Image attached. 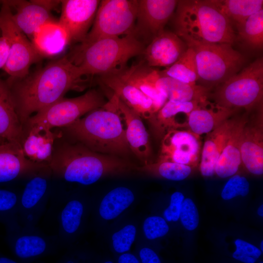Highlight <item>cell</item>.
<instances>
[{"label": "cell", "mask_w": 263, "mask_h": 263, "mask_svg": "<svg viewBox=\"0 0 263 263\" xmlns=\"http://www.w3.org/2000/svg\"><path fill=\"white\" fill-rule=\"evenodd\" d=\"M83 76L80 68L64 56L23 78L6 79L23 127L33 113L63 98L69 91H83L87 84Z\"/></svg>", "instance_id": "obj_1"}, {"label": "cell", "mask_w": 263, "mask_h": 263, "mask_svg": "<svg viewBox=\"0 0 263 263\" xmlns=\"http://www.w3.org/2000/svg\"><path fill=\"white\" fill-rule=\"evenodd\" d=\"M116 100L112 94L102 107L62 130L73 141L94 151L114 156L127 154L130 149Z\"/></svg>", "instance_id": "obj_2"}, {"label": "cell", "mask_w": 263, "mask_h": 263, "mask_svg": "<svg viewBox=\"0 0 263 263\" xmlns=\"http://www.w3.org/2000/svg\"><path fill=\"white\" fill-rule=\"evenodd\" d=\"M129 165L114 155L94 151L77 142L55 143L51 171L66 181L93 184L104 176L127 170Z\"/></svg>", "instance_id": "obj_3"}, {"label": "cell", "mask_w": 263, "mask_h": 263, "mask_svg": "<svg viewBox=\"0 0 263 263\" xmlns=\"http://www.w3.org/2000/svg\"><path fill=\"white\" fill-rule=\"evenodd\" d=\"M174 21L182 39L231 45L236 39L231 23L211 0H178Z\"/></svg>", "instance_id": "obj_4"}, {"label": "cell", "mask_w": 263, "mask_h": 263, "mask_svg": "<svg viewBox=\"0 0 263 263\" xmlns=\"http://www.w3.org/2000/svg\"><path fill=\"white\" fill-rule=\"evenodd\" d=\"M145 47L133 34L105 38L89 44L79 45L73 57L84 75L100 76L120 72L132 58L143 53Z\"/></svg>", "instance_id": "obj_5"}, {"label": "cell", "mask_w": 263, "mask_h": 263, "mask_svg": "<svg viewBox=\"0 0 263 263\" xmlns=\"http://www.w3.org/2000/svg\"><path fill=\"white\" fill-rule=\"evenodd\" d=\"M195 54L200 85L210 89L241 70L244 56L228 43H208L182 38Z\"/></svg>", "instance_id": "obj_6"}, {"label": "cell", "mask_w": 263, "mask_h": 263, "mask_svg": "<svg viewBox=\"0 0 263 263\" xmlns=\"http://www.w3.org/2000/svg\"><path fill=\"white\" fill-rule=\"evenodd\" d=\"M214 103L228 109L249 111L263 104V59L260 57L216 87Z\"/></svg>", "instance_id": "obj_7"}, {"label": "cell", "mask_w": 263, "mask_h": 263, "mask_svg": "<svg viewBox=\"0 0 263 263\" xmlns=\"http://www.w3.org/2000/svg\"><path fill=\"white\" fill-rule=\"evenodd\" d=\"M106 103L103 95L95 89L76 97H63L32 115L24 126V131L33 127L46 130L67 127Z\"/></svg>", "instance_id": "obj_8"}, {"label": "cell", "mask_w": 263, "mask_h": 263, "mask_svg": "<svg viewBox=\"0 0 263 263\" xmlns=\"http://www.w3.org/2000/svg\"><path fill=\"white\" fill-rule=\"evenodd\" d=\"M137 8V0H100L93 26L79 45L133 34Z\"/></svg>", "instance_id": "obj_9"}, {"label": "cell", "mask_w": 263, "mask_h": 263, "mask_svg": "<svg viewBox=\"0 0 263 263\" xmlns=\"http://www.w3.org/2000/svg\"><path fill=\"white\" fill-rule=\"evenodd\" d=\"M1 3L0 31L7 39L10 49L9 59L3 70L9 75L8 79H20L29 74L31 65L41 57L32 42L13 21L10 7L4 0Z\"/></svg>", "instance_id": "obj_10"}, {"label": "cell", "mask_w": 263, "mask_h": 263, "mask_svg": "<svg viewBox=\"0 0 263 263\" xmlns=\"http://www.w3.org/2000/svg\"><path fill=\"white\" fill-rule=\"evenodd\" d=\"M100 0H61L59 24L67 32L71 42H82L93 25Z\"/></svg>", "instance_id": "obj_11"}, {"label": "cell", "mask_w": 263, "mask_h": 263, "mask_svg": "<svg viewBox=\"0 0 263 263\" xmlns=\"http://www.w3.org/2000/svg\"><path fill=\"white\" fill-rule=\"evenodd\" d=\"M201 146L199 136L189 131L172 129L163 137L159 160L196 166L200 160Z\"/></svg>", "instance_id": "obj_12"}, {"label": "cell", "mask_w": 263, "mask_h": 263, "mask_svg": "<svg viewBox=\"0 0 263 263\" xmlns=\"http://www.w3.org/2000/svg\"><path fill=\"white\" fill-rule=\"evenodd\" d=\"M178 0H140L133 34L151 39L164 30Z\"/></svg>", "instance_id": "obj_13"}, {"label": "cell", "mask_w": 263, "mask_h": 263, "mask_svg": "<svg viewBox=\"0 0 263 263\" xmlns=\"http://www.w3.org/2000/svg\"><path fill=\"white\" fill-rule=\"evenodd\" d=\"M103 86L112 92L141 118L150 120L156 113L152 100L135 86L126 80L119 72L100 77Z\"/></svg>", "instance_id": "obj_14"}, {"label": "cell", "mask_w": 263, "mask_h": 263, "mask_svg": "<svg viewBox=\"0 0 263 263\" xmlns=\"http://www.w3.org/2000/svg\"><path fill=\"white\" fill-rule=\"evenodd\" d=\"M244 125L241 138V164L249 173L255 175L263 174V107L257 116Z\"/></svg>", "instance_id": "obj_15"}, {"label": "cell", "mask_w": 263, "mask_h": 263, "mask_svg": "<svg viewBox=\"0 0 263 263\" xmlns=\"http://www.w3.org/2000/svg\"><path fill=\"white\" fill-rule=\"evenodd\" d=\"M48 170H51L49 165L28 159L24 155L21 146L8 141L0 145V183Z\"/></svg>", "instance_id": "obj_16"}, {"label": "cell", "mask_w": 263, "mask_h": 263, "mask_svg": "<svg viewBox=\"0 0 263 263\" xmlns=\"http://www.w3.org/2000/svg\"><path fill=\"white\" fill-rule=\"evenodd\" d=\"M186 43L176 33L164 30L154 37L143 52L145 64L150 67H169L187 50Z\"/></svg>", "instance_id": "obj_17"}, {"label": "cell", "mask_w": 263, "mask_h": 263, "mask_svg": "<svg viewBox=\"0 0 263 263\" xmlns=\"http://www.w3.org/2000/svg\"><path fill=\"white\" fill-rule=\"evenodd\" d=\"M7 239L16 255L21 259H28L40 256L49 249L50 241L48 237L39 233L31 226L21 228L18 221L6 224Z\"/></svg>", "instance_id": "obj_18"}, {"label": "cell", "mask_w": 263, "mask_h": 263, "mask_svg": "<svg viewBox=\"0 0 263 263\" xmlns=\"http://www.w3.org/2000/svg\"><path fill=\"white\" fill-rule=\"evenodd\" d=\"M48 188L46 178L42 175L34 176L26 184L19 196L18 220L24 226H32L45 206Z\"/></svg>", "instance_id": "obj_19"}, {"label": "cell", "mask_w": 263, "mask_h": 263, "mask_svg": "<svg viewBox=\"0 0 263 263\" xmlns=\"http://www.w3.org/2000/svg\"><path fill=\"white\" fill-rule=\"evenodd\" d=\"M4 1L11 9L13 21L30 41L40 27L55 20L50 11L35 0Z\"/></svg>", "instance_id": "obj_20"}, {"label": "cell", "mask_w": 263, "mask_h": 263, "mask_svg": "<svg viewBox=\"0 0 263 263\" xmlns=\"http://www.w3.org/2000/svg\"><path fill=\"white\" fill-rule=\"evenodd\" d=\"M116 104L126 126V136L130 150L145 165L148 164L151 149L149 135L141 117L117 97Z\"/></svg>", "instance_id": "obj_21"}, {"label": "cell", "mask_w": 263, "mask_h": 263, "mask_svg": "<svg viewBox=\"0 0 263 263\" xmlns=\"http://www.w3.org/2000/svg\"><path fill=\"white\" fill-rule=\"evenodd\" d=\"M119 73L152 100L157 113L168 101L160 87V71L142 62L125 68Z\"/></svg>", "instance_id": "obj_22"}, {"label": "cell", "mask_w": 263, "mask_h": 263, "mask_svg": "<svg viewBox=\"0 0 263 263\" xmlns=\"http://www.w3.org/2000/svg\"><path fill=\"white\" fill-rule=\"evenodd\" d=\"M24 132L21 148L24 155L32 161L49 165L55 142L62 137V132L33 127Z\"/></svg>", "instance_id": "obj_23"}, {"label": "cell", "mask_w": 263, "mask_h": 263, "mask_svg": "<svg viewBox=\"0 0 263 263\" xmlns=\"http://www.w3.org/2000/svg\"><path fill=\"white\" fill-rule=\"evenodd\" d=\"M238 111L220 106L207 99L189 113L187 127L197 135L207 134L231 118Z\"/></svg>", "instance_id": "obj_24"}, {"label": "cell", "mask_w": 263, "mask_h": 263, "mask_svg": "<svg viewBox=\"0 0 263 263\" xmlns=\"http://www.w3.org/2000/svg\"><path fill=\"white\" fill-rule=\"evenodd\" d=\"M248 120L246 115L235 118L226 143L215 165V174L220 178H228L236 174L242 165L241 138Z\"/></svg>", "instance_id": "obj_25"}, {"label": "cell", "mask_w": 263, "mask_h": 263, "mask_svg": "<svg viewBox=\"0 0 263 263\" xmlns=\"http://www.w3.org/2000/svg\"><path fill=\"white\" fill-rule=\"evenodd\" d=\"M24 134L9 85L0 78V138L21 146Z\"/></svg>", "instance_id": "obj_26"}, {"label": "cell", "mask_w": 263, "mask_h": 263, "mask_svg": "<svg viewBox=\"0 0 263 263\" xmlns=\"http://www.w3.org/2000/svg\"><path fill=\"white\" fill-rule=\"evenodd\" d=\"M202 101L180 102L168 100L149 120L154 133L161 136L169 130L187 126V122L183 120L181 116H188L191 112Z\"/></svg>", "instance_id": "obj_27"}, {"label": "cell", "mask_w": 263, "mask_h": 263, "mask_svg": "<svg viewBox=\"0 0 263 263\" xmlns=\"http://www.w3.org/2000/svg\"><path fill=\"white\" fill-rule=\"evenodd\" d=\"M235 118H230L207 134L201 153L199 169L204 177L215 174V167L226 143Z\"/></svg>", "instance_id": "obj_28"}, {"label": "cell", "mask_w": 263, "mask_h": 263, "mask_svg": "<svg viewBox=\"0 0 263 263\" xmlns=\"http://www.w3.org/2000/svg\"><path fill=\"white\" fill-rule=\"evenodd\" d=\"M31 41L41 57L56 56L70 43L67 32L55 19L40 27Z\"/></svg>", "instance_id": "obj_29"}, {"label": "cell", "mask_w": 263, "mask_h": 263, "mask_svg": "<svg viewBox=\"0 0 263 263\" xmlns=\"http://www.w3.org/2000/svg\"><path fill=\"white\" fill-rule=\"evenodd\" d=\"M160 85L168 100L180 102L202 101L207 99L209 94L210 89L200 85L188 84L161 74Z\"/></svg>", "instance_id": "obj_30"}, {"label": "cell", "mask_w": 263, "mask_h": 263, "mask_svg": "<svg viewBox=\"0 0 263 263\" xmlns=\"http://www.w3.org/2000/svg\"><path fill=\"white\" fill-rule=\"evenodd\" d=\"M57 207L56 220L60 241L61 239L75 233L79 229L84 214V206L81 201L72 199L62 204L59 202Z\"/></svg>", "instance_id": "obj_31"}, {"label": "cell", "mask_w": 263, "mask_h": 263, "mask_svg": "<svg viewBox=\"0 0 263 263\" xmlns=\"http://www.w3.org/2000/svg\"><path fill=\"white\" fill-rule=\"evenodd\" d=\"M237 30L252 15L263 9V0H211Z\"/></svg>", "instance_id": "obj_32"}, {"label": "cell", "mask_w": 263, "mask_h": 263, "mask_svg": "<svg viewBox=\"0 0 263 263\" xmlns=\"http://www.w3.org/2000/svg\"><path fill=\"white\" fill-rule=\"evenodd\" d=\"M132 191L126 187H117L109 192L102 200L99 207V214L105 220L117 217L134 201Z\"/></svg>", "instance_id": "obj_33"}, {"label": "cell", "mask_w": 263, "mask_h": 263, "mask_svg": "<svg viewBox=\"0 0 263 263\" xmlns=\"http://www.w3.org/2000/svg\"><path fill=\"white\" fill-rule=\"evenodd\" d=\"M160 72L163 75L185 83L190 85L197 84L198 75L193 50L188 47L187 50L178 60Z\"/></svg>", "instance_id": "obj_34"}, {"label": "cell", "mask_w": 263, "mask_h": 263, "mask_svg": "<svg viewBox=\"0 0 263 263\" xmlns=\"http://www.w3.org/2000/svg\"><path fill=\"white\" fill-rule=\"evenodd\" d=\"M239 39L248 48L261 50L263 46V9L250 16L238 29Z\"/></svg>", "instance_id": "obj_35"}, {"label": "cell", "mask_w": 263, "mask_h": 263, "mask_svg": "<svg viewBox=\"0 0 263 263\" xmlns=\"http://www.w3.org/2000/svg\"><path fill=\"white\" fill-rule=\"evenodd\" d=\"M137 169L174 181L186 179L191 174L192 170V167L188 165L159 160L156 163H148L138 167Z\"/></svg>", "instance_id": "obj_36"}, {"label": "cell", "mask_w": 263, "mask_h": 263, "mask_svg": "<svg viewBox=\"0 0 263 263\" xmlns=\"http://www.w3.org/2000/svg\"><path fill=\"white\" fill-rule=\"evenodd\" d=\"M19 196L15 192L0 188V222L6 224L18 220Z\"/></svg>", "instance_id": "obj_37"}, {"label": "cell", "mask_w": 263, "mask_h": 263, "mask_svg": "<svg viewBox=\"0 0 263 263\" xmlns=\"http://www.w3.org/2000/svg\"><path fill=\"white\" fill-rule=\"evenodd\" d=\"M250 185L247 179L239 174L231 177L222 189L221 196L224 200H230L237 196H246L249 192Z\"/></svg>", "instance_id": "obj_38"}, {"label": "cell", "mask_w": 263, "mask_h": 263, "mask_svg": "<svg viewBox=\"0 0 263 263\" xmlns=\"http://www.w3.org/2000/svg\"><path fill=\"white\" fill-rule=\"evenodd\" d=\"M136 228L133 225H128L113 234L112 237L113 246L118 253H127L134 242Z\"/></svg>", "instance_id": "obj_39"}, {"label": "cell", "mask_w": 263, "mask_h": 263, "mask_svg": "<svg viewBox=\"0 0 263 263\" xmlns=\"http://www.w3.org/2000/svg\"><path fill=\"white\" fill-rule=\"evenodd\" d=\"M234 244L236 250L232 257L242 263H255L262 254L259 248L244 240L237 239Z\"/></svg>", "instance_id": "obj_40"}, {"label": "cell", "mask_w": 263, "mask_h": 263, "mask_svg": "<svg viewBox=\"0 0 263 263\" xmlns=\"http://www.w3.org/2000/svg\"><path fill=\"white\" fill-rule=\"evenodd\" d=\"M166 220L161 216H151L144 221L143 230L147 239L153 240L165 236L169 231Z\"/></svg>", "instance_id": "obj_41"}, {"label": "cell", "mask_w": 263, "mask_h": 263, "mask_svg": "<svg viewBox=\"0 0 263 263\" xmlns=\"http://www.w3.org/2000/svg\"><path fill=\"white\" fill-rule=\"evenodd\" d=\"M179 220L183 226L188 231H193L198 227L200 220L199 211L191 198H185Z\"/></svg>", "instance_id": "obj_42"}, {"label": "cell", "mask_w": 263, "mask_h": 263, "mask_svg": "<svg viewBox=\"0 0 263 263\" xmlns=\"http://www.w3.org/2000/svg\"><path fill=\"white\" fill-rule=\"evenodd\" d=\"M185 198L184 194L180 191H175L171 195L169 205L163 212L164 218L166 221L176 222L179 220Z\"/></svg>", "instance_id": "obj_43"}, {"label": "cell", "mask_w": 263, "mask_h": 263, "mask_svg": "<svg viewBox=\"0 0 263 263\" xmlns=\"http://www.w3.org/2000/svg\"><path fill=\"white\" fill-rule=\"evenodd\" d=\"M10 53L9 45L6 38L0 35V69L4 70L8 62Z\"/></svg>", "instance_id": "obj_44"}, {"label": "cell", "mask_w": 263, "mask_h": 263, "mask_svg": "<svg viewBox=\"0 0 263 263\" xmlns=\"http://www.w3.org/2000/svg\"><path fill=\"white\" fill-rule=\"evenodd\" d=\"M139 255L141 263H161L157 254L150 248H142Z\"/></svg>", "instance_id": "obj_45"}, {"label": "cell", "mask_w": 263, "mask_h": 263, "mask_svg": "<svg viewBox=\"0 0 263 263\" xmlns=\"http://www.w3.org/2000/svg\"><path fill=\"white\" fill-rule=\"evenodd\" d=\"M118 263H140L138 259L133 254L125 253L119 256Z\"/></svg>", "instance_id": "obj_46"}, {"label": "cell", "mask_w": 263, "mask_h": 263, "mask_svg": "<svg viewBox=\"0 0 263 263\" xmlns=\"http://www.w3.org/2000/svg\"><path fill=\"white\" fill-rule=\"evenodd\" d=\"M36 2L42 5L50 11L54 9L61 4V0H36Z\"/></svg>", "instance_id": "obj_47"}, {"label": "cell", "mask_w": 263, "mask_h": 263, "mask_svg": "<svg viewBox=\"0 0 263 263\" xmlns=\"http://www.w3.org/2000/svg\"><path fill=\"white\" fill-rule=\"evenodd\" d=\"M0 263H18L11 259L5 257H0Z\"/></svg>", "instance_id": "obj_48"}, {"label": "cell", "mask_w": 263, "mask_h": 263, "mask_svg": "<svg viewBox=\"0 0 263 263\" xmlns=\"http://www.w3.org/2000/svg\"><path fill=\"white\" fill-rule=\"evenodd\" d=\"M257 213L258 216L261 217H263V205L262 204L259 206L257 210Z\"/></svg>", "instance_id": "obj_49"}, {"label": "cell", "mask_w": 263, "mask_h": 263, "mask_svg": "<svg viewBox=\"0 0 263 263\" xmlns=\"http://www.w3.org/2000/svg\"><path fill=\"white\" fill-rule=\"evenodd\" d=\"M260 249L263 252V241H261L260 244Z\"/></svg>", "instance_id": "obj_50"}, {"label": "cell", "mask_w": 263, "mask_h": 263, "mask_svg": "<svg viewBox=\"0 0 263 263\" xmlns=\"http://www.w3.org/2000/svg\"><path fill=\"white\" fill-rule=\"evenodd\" d=\"M6 142H7L6 140H4V139H3L2 138H0V145L1 144H3V143H5Z\"/></svg>", "instance_id": "obj_51"}, {"label": "cell", "mask_w": 263, "mask_h": 263, "mask_svg": "<svg viewBox=\"0 0 263 263\" xmlns=\"http://www.w3.org/2000/svg\"><path fill=\"white\" fill-rule=\"evenodd\" d=\"M104 263H113V262H112V261H106V262H104Z\"/></svg>", "instance_id": "obj_52"}, {"label": "cell", "mask_w": 263, "mask_h": 263, "mask_svg": "<svg viewBox=\"0 0 263 263\" xmlns=\"http://www.w3.org/2000/svg\"><path fill=\"white\" fill-rule=\"evenodd\" d=\"M259 263H263V262H260Z\"/></svg>", "instance_id": "obj_53"}, {"label": "cell", "mask_w": 263, "mask_h": 263, "mask_svg": "<svg viewBox=\"0 0 263 263\" xmlns=\"http://www.w3.org/2000/svg\"></svg>", "instance_id": "obj_54"}]
</instances>
